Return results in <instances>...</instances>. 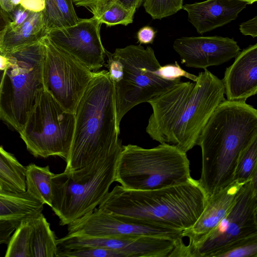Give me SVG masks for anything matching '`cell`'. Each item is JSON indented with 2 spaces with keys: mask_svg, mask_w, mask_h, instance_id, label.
<instances>
[{
  "mask_svg": "<svg viewBox=\"0 0 257 257\" xmlns=\"http://www.w3.org/2000/svg\"><path fill=\"white\" fill-rule=\"evenodd\" d=\"M31 257H56L57 238L42 213L31 218Z\"/></svg>",
  "mask_w": 257,
  "mask_h": 257,
  "instance_id": "cell-21",
  "label": "cell"
},
{
  "mask_svg": "<svg viewBox=\"0 0 257 257\" xmlns=\"http://www.w3.org/2000/svg\"><path fill=\"white\" fill-rule=\"evenodd\" d=\"M247 5L239 0H206L186 4L182 9L198 33L203 34L235 20Z\"/></svg>",
  "mask_w": 257,
  "mask_h": 257,
  "instance_id": "cell-19",
  "label": "cell"
},
{
  "mask_svg": "<svg viewBox=\"0 0 257 257\" xmlns=\"http://www.w3.org/2000/svg\"><path fill=\"white\" fill-rule=\"evenodd\" d=\"M25 171L13 155L0 146V187L10 192H25Z\"/></svg>",
  "mask_w": 257,
  "mask_h": 257,
  "instance_id": "cell-23",
  "label": "cell"
},
{
  "mask_svg": "<svg viewBox=\"0 0 257 257\" xmlns=\"http://www.w3.org/2000/svg\"><path fill=\"white\" fill-rule=\"evenodd\" d=\"M182 238L150 236L97 238L67 234L57 239V250L101 247L120 251L125 257H169Z\"/></svg>",
  "mask_w": 257,
  "mask_h": 257,
  "instance_id": "cell-14",
  "label": "cell"
},
{
  "mask_svg": "<svg viewBox=\"0 0 257 257\" xmlns=\"http://www.w3.org/2000/svg\"><path fill=\"white\" fill-rule=\"evenodd\" d=\"M31 218L21 221L9 239L5 256L31 257Z\"/></svg>",
  "mask_w": 257,
  "mask_h": 257,
  "instance_id": "cell-26",
  "label": "cell"
},
{
  "mask_svg": "<svg viewBox=\"0 0 257 257\" xmlns=\"http://www.w3.org/2000/svg\"><path fill=\"white\" fill-rule=\"evenodd\" d=\"M190 162L186 153L173 145L160 144L151 149L122 146L114 182L133 190H149L178 185L189 180Z\"/></svg>",
  "mask_w": 257,
  "mask_h": 257,
  "instance_id": "cell-5",
  "label": "cell"
},
{
  "mask_svg": "<svg viewBox=\"0 0 257 257\" xmlns=\"http://www.w3.org/2000/svg\"><path fill=\"white\" fill-rule=\"evenodd\" d=\"M68 225V235L86 237L150 236L178 239L182 231L95 208Z\"/></svg>",
  "mask_w": 257,
  "mask_h": 257,
  "instance_id": "cell-12",
  "label": "cell"
},
{
  "mask_svg": "<svg viewBox=\"0 0 257 257\" xmlns=\"http://www.w3.org/2000/svg\"><path fill=\"white\" fill-rule=\"evenodd\" d=\"M239 1L244 2L246 3L248 5V4L251 5V4H252L256 2L257 0H239Z\"/></svg>",
  "mask_w": 257,
  "mask_h": 257,
  "instance_id": "cell-40",
  "label": "cell"
},
{
  "mask_svg": "<svg viewBox=\"0 0 257 257\" xmlns=\"http://www.w3.org/2000/svg\"><path fill=\"white\" fill-rule=\"evenodd\" d=\"M257 138V110L246 102L225 99L202 129L197 145L202 152L198 180L207 199L233 182L241 153Z\"/></svg>",
  "mask_w": 257,
  "mask_h": 257,
  "instance_id": "cell-2",
  "label": "cell"
},
{
  "mask_svg": "<svg viewBox=\"0 0 257 257\" xmlns=\"http://www.w3.org/2000/svg\"><path fill=\"white\" fill-rule=\"evenodd\" d=\"M125 8L134 12L141 5L143 0H116Z\"/></svg>",
  "mask_w": 257,
  "mask_h": 257,
  "instance_id": "cell-38",
  "label": "cell"
},
{
  "mask_svg": "<svg viewBox=\"0 0 257 257\" xmlns=\"http://www.w3.org/2000/svg\"><path fill=\"white\" fill-rule=\"evenodd\" d=\"M240 32L245 36H250L253 38L257 36V16L239 25Z\"/></svg>",
  "mask_w": 257,
  "mask_h": 257,
  "instance_id": "cell-34",
  "label": "cell"
},
{
  "mask_svg": "<svg viewBox=\"0 0 257 257\" xmlns=\"http://www.w3.org/2000/svg\"><path fill=\"white\" fill-rule=\"evenodd\" d=\"M43 18L47 31L74 25L78 18L73 0H45Z\"/></svg>",
  "mask_w": 257,
  "mask_h": 257,
  "instance_id": "cell-24",
  "label": "cell"
},
{
  "mask_svg": "<svg viewBox=\"0 0 257 257\" xmlns=\"http://www.w3.org/2000/svg\"><path fill=\"white\" fill-rule=\"evenodd\" d=\"M243 184L234 181L207 199L204 210L196 222L190 228L182 232L183 237L189 239L188 244L183 246V256H188L189 251L203 240L227 215Z\"/></svg>",
  "mask_w": 257,
  "mask_h": 257,
  "instance_id": "cell-16",
  "label": "cell"
},
{
  "mask_svg": "<svg viewBox=\"0 0 257 257\" xmlns=\"http://www.w3.org/2000/svg\"><path fill=\"white\" fill-rule=\"evenodd\" d=\"M106 55L108 58L106 67L108 69L109 76L113 84H115L120 81L123 77V65L120 60L112 53L106 51Z\"/></svg>",
  "mask_w": 257,
  "mask_h": 257,
  "instance_id": "cell-31",
  "label": "cell"
},
{
  "mask_svg": "<svg viewBox=\"0 0 257 257\" xmlns=\"http://www.w3.org/2000/svg\"><path fill=\"white\" fill-rule=\"evenodd\" d=\"M44 204L26 191L16 193L0 187V220H15L33 218L41 213Z\"/></svg>",
  "mask_w": 257,
  "mask_h": 257,
  "instance_id": "cell-20",
  "label": "cell"
},
{
  "mask_svg": "<svg viewBox=\"0 0 257 257\" xmlns=\"http://www.w3.org/2000/svg\"><path fill=\"white\" fill-rule=\"evenodd\" d=\"M100 25L93 17L79 19L74 25L47 31L46 36L56 47L95 72L104 64L106 55L100 37Z\"/></svg>",
  "mask_w": 257,
  "mask_h": 257,
  "instance_id": "cell-13",
  "label": "cell"
},
{
  "mask_svg": "<svg viewBox=\"0 0 257 257\" xmlns=\"http://www.w3.org/2000/svg\"><path fill=\"white\" fill-rule=\"evenodd\" d=\"M112 54L123 67L122 79L114 84L116 121L119 128L121 119L133 107L165 93L181 80H165L157 75L161 65L150 46L145 49L141 44L130 45L116 48Z\"/></svg>",
  "mask_w": 257,
  "mask_h": 257,
  "instance_id": "cell-7",
  "label": "cell"
},
{
  "mask_svg": "<svg viewBox=\"0 0 257 257\" xmlns=\"http://www.w3.org/2000/svg\"><path fill=\"white\" fill-rule=\"evenodd\" d=\"M173 47L181 63L203 69L226 63L240 51L233 39L216 36L181 37L174 41Z\"/></svg>",
  "mask_w": 257,
  "mask_h": 257,
  "instance_id": "cell-15",
  "label": "cell"
},
{
  "mask_svg": "<svg viewBox=\"0 0 257 257\" xmlns=\"http://www.w3.org/2000/svg\"><path fill=\"white\" fill-rule=\"evenodd\" d=\"M226 100L246 102L257 93V44L240 51L222 79Z\"/></svg>",
  "mask_w": 257,
  "mask_h": 257,
  "instance_id": "cell-18",
  "label": "cell"
},
{
  "mask_svg": "<svg viewBox=\"0 0 257 257\" xmlns=\"http://www.w3.org/2000/svg\"><path fill=\"white\" fill-rule=\"evenodd\" d=\"M75 123V114L66 110L44 87L19 133L34 156H56L66 161Z\"/></svg>",
  "mask_w": 257,
  "mask_h": 257,
  "instance_id": "cell-9",
  "label": "cell"
},
{
  "mask_svg": "<svg viewBox=\"0 0 257 257\" xmlns=\"http://www.w3.org/2000/svg\"><path fill=\"white\" fill-rule=\"evenodd\" d=\"M214 257H257V235L234 244Z\"/></svg>",
  "mask_w": 257,
  "mask_h": 257,
  "instance_id": "cell-29",
  "label": "cell"
},
{
  "mask_svg": "<svg viewBox=\"0 0 257 257\" xmlns=\"http://www.w3.org/2000/svg\"><path fill=\"white\" fill-rule=\"evenodd\" d=\"M206 203L198 180L191 178L182 184L154 190H133L116 185L98 208L183 231L194 225Z\"/></svg>",
  "mask_w": 257,
  "mask_h": 257,
  "instance_id": "cell-4",
  "label": "cell"
},
{
  "mask_svg": "<svg viewBox=\"0 0 257 257\" xmlns=\"http://www.w3.org/2000/svg\"><path fill=\"white\" fill-rule=\"evenodd\" d=\"M24 8L34 12L43 11L45 8V0H21L20 4Z\"/></svg>",
  "mask_w": 257,
  "mask_h": 257,
  "instance_id": "cell-36",
  "label": "cell"
},
{
  "mask_svg": "<svg viewBox=\"0 0 257 257\" xmlns=\"http://www.w3.org/2000/svg\"><path fill=\"white\" fill-rule=\"evenodd\" d=\"M109 0H73L76 7H83L89 11L101 5Z\"/></svg>",
  "mask_w": 257,
  "mask_h": 257,
  "instance_id": "cell-37",
  "label": "cell"
},
{
  "mask_svg": "<svg viewBox=\"0 0 257 257\" xmlns=\"http://www.w3.org/2000/svg\"><path fill=\"white\" fill-rule=\"evenodd\" d=\"M21 221L15 220H0V245L8 244L15 230Z\"/></svg>",
  "mask_w": 257,
  "mask_h": 257,
  "instance_id": "cell-32",
  "label": "cell"
},
{
  "mask_svg": "<svg viewBox=\"0 0 257 257\" xmlns=\"http://www.w3.org/2000/svg\"><path fill=\"white\" fill-rule=\"evenodd\" d=\"M12 22L9 12L0 1V42L8 26Z\"/></svg>",
  "mask_w": 257,
  "mask_h": 257,
  "instance_id": "cell-35",
  "label": "cell"
},
{
  "mask_svg": "<svg viewBox=\"0 0 257 257\" xmlns=\"http://www.w3.org/2000/svg\"><path fill=\"white\" fill-rule=\"evenodd\" d=\"M42 41L44 86L66 110L75 114L95 72L56 47L46 35Z\"/></svg>",
  "mask_w": 257,
  "mask_h": 257,
  "instance_id": "cell-11",
  "label": "cell"
},
{
  "mask_svg": "<svg viewBox=\"0 0 257 257\" xmlns=\"http://www.w3.org/2000/svg\"><path fill=\"white\" fill-rule=\"evenodd\" d=\"M257 172V138L239 156L234 172L233 181L244 184Z\"/></svg>",
  "mask_w": 257,
  "mask_h": 257,
  "instance_id": "cell-27",
  "label": "cell"
},
{
  "mask_svg": "<svg viewBox=\"0 0 257 257\" xmlns=\"http://www.w3.org/2000/svg\"><path fill=\"white\" fill-rule=\"evenodd\" d=\"M156 73L158 76L168 80H175L184 77L195 82L198 78L197 75L191 74L183 69L177 61L174 64L161 65Z\"/></svg>",
  "mask_w": 257,
  "mask_h": 257,
  "instance_id": "cell-30",
  "label": "cell"
},
{
  "mask_svg": "<svg viewBox=\"0 0 257 257\" xmlns=\"http://www.w3.org/2000/svg\"><path fill=\"white\" fill-rule=\"evenodd\" d=\"M44 53L42 39L4 56L8 63L0 84V119L18 133L44 87Z\"/></svg>",
  "mask_w": 257,
  "mask_h": 257,
  "instance_id": "cell-6",
  "label": "cell"
},
{
  "mask_svg": "<svg viewBox=\"0 0 257 257\" xmlns=\"http://www.w3.org/2000/svg\"><path fill=\"white\" fill-rule=\"evenodd\" d=\"M183 0H144L146 12L153 19L171 16L183 8Z\"/></svg>",
  "mask_w": 257,
  "mask_h": 257,
  "instance_id": "cell-28",
  "label": "cell"
},
{
  "mask_svg": "<svg viewBox=\"0 0 257 257\" xmlns=\"http://www.w3.org/2000/svg\"><path fill=\"white\" fill-rule=\"evenodd\" d=\"M9 12L12 22L0 42V55L3 56L34 44L46 35L43 11H30L19 5Z\"/></svg>",
  "mask_w": 257,
  "mask_h": 257,
  "instance_id": "cell-17",
  "label": "cell"
},
{
  "mask_svg": "<svg viewBox=\"0 0 257 257\" xmlns=\"http://www.w3.org/2000/svg\"><path fill=\"white\" fill-rule=\"evenodd\" d=\"M26 191L33 197L50 207L52 206V173L48 165L41 167L31 164L25 167Z\"/></svg>",
  "mask_w": 257,
  "mask_h": 257,
  "instance_id": "cell-22",
  "label": "cell"
},
{
  "mask_svg": "<svg viewBox=\"0 0 257 257\" xmlns=\"http://www.w3.org/2000/svg\"><path fill=\"white\" fill-rule=\"evenodd\" d=\"M156 31L150 26L141 28L137 33V39L140 44H148L153 42Z\"/></svg>",
  "mask_w": 257,
  "mask_h": 257,
  "instance_id": "cell-33",
  "label": "cell"
},
{
  "mask_svg": "<svg viewBox=\"0 0 257 257\" xmlns=\"http://www.w3.org/2000/svg\"><path fill=\"white\" fill-rule=\"evenodd\" d=\"M90 11L101 25L105 24L108 27L127 26L132 23L136 13L125 8L116 0H109Z\"/></svg>",
  "mask_w": 257,
  "mask_h": 257,
  "instance_id": "cell-25",
  "label": "cell"
},
{
  "mask_svg": "<svg viewBox=\"0 0 257 257\" xmlns=\"http://www.w3.org/2000/svg\"><path fill=\"white\" fill-rule=\"evenodd\" d=\"M204 70L196 81H181L148 102L153 112L146 131L153 140L186 153L197 145L208 119L226 99L222 79Z\"/></svg>",
  "mask_w": 257,
  "mask_h": 257,
  "instance_id": "cell-1",
  "label": "cell"
},
{
  "mask_svg": "<svg viewBox=\"0 0 257 257\" xmlns=\"http://www.w3.org/2000/svg\"><path fill=\"white\" fill-rule=\"evenodd\" d=\"M257 184L251 180L238 191L227 215L200 242L189 257H214L234 244L257 235Z\"/></svg>",
  "mask_w": 257,
  "mask_h": 257,
  "instance_id": "cell-10",
  "label": "cell"
},
{
  "mask_svg": "<svg viewBox=\"0 0 257 257\" xmlns=\"http://www.w3.org/2000/svg\"><path fill=\"white\" fill-rule=\"evenodd\" d=\"M75 116L72 142L64 171L69 175L122 150L116 121L114 86L108 71L95 72Z\"/></svg>",
  "mask_w": 257,
  "mask_h": 257,
  "instance_id": "cell-3",
  "label": "cell"
},
{
  "mask_svg": "<svg viewBox=\"0 0 257 257\" xmlns=\"http://www.w3.org/2000/svg\"><path fill=\"white\" fill-rule=\"evenodd\" d=\"M3 73H4V70L0 69V84L1 82L2 79Z\"/></svg>",
  "mask_w": 257,
  "mask_h": 257,
  "instance_id": "cell-41",
  "label": "cell"
},
{
  "mask_svg": "<svg viewBox=\"0 0 257 257\" xmlns=\"http://www.w3.org/2000/svg\"><path fill=\"white\" fill-rule=\"evenodd\" d=\"M121 151L110 155L96 169L76 179L64 172L54 174L51 208L60 225H68L92 213L100 205L114 182Z\"/></svg>",
  "mask_w": 257,
  "mask_h": 257,
  "instance_id": "cell-8",
  "label": "cell"
},
{
  "mask_svg": "<svg viewBox=\"0 0 257 257\" xmlns=\"http://www.w3.org/2000/svg\"><path fill=\"white\" fill-rule=\"evenodd\" d=\"M10 5L12 8L14 6H18L20 4L21 0H9Z\"/></svg>",
  "mask_w": 257,
  "mask_h": 257,
  "instance_id": "cell-39",
  "label": "cell"
}]
</instances>
